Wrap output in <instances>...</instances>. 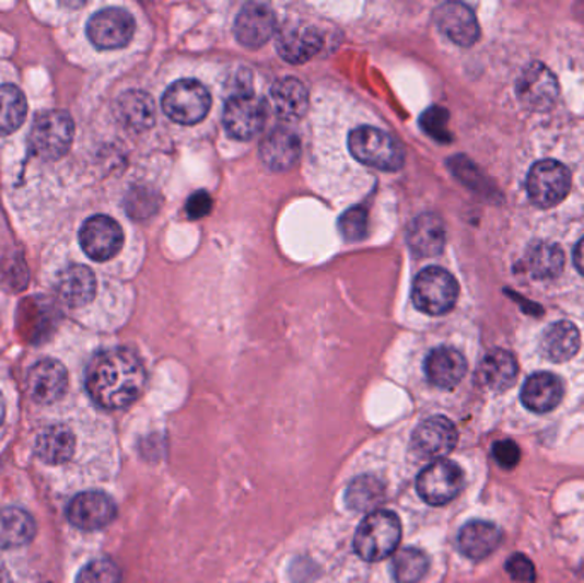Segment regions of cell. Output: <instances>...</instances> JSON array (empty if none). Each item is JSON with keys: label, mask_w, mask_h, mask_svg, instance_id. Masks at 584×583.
<instances>
[{"label": "cell", "mask_w": 584, "mask_h": 583, "mask_svg": "<svg viewBox=\"0 0 584 583\" xmlns=\"http://www.w3.org/2000/svg\"><path fill=\"white\" fill-rule=\"evenodd\" d=\"M322 35L313 26L289 24L277 35V51L289 63H304L318 54Z\"/></svg>", "instance_id": "cell-18"}, {"label": "cell", "mask_w": 584, "mask_h": 583, "mask_svg": "<svg viewBox=\"0 0 584 583\" xmlns=\"http://www.w3.org/2000/svg\"><path fill=\"white\" fill-rule=\"evenodd\" d=\"M526 188L538 208H553L571 190V172L559 161H538L528 173Z\"/></svg>", "instance_id": "cell-8"}, {"label": "cell", "mask_w": 584, "mask_h": 583, "mask_svg": "<svg viewBox=\"0 0 584 583\" xmlns=\"http://www.w3.org/2000/svg\"><path fill=\"white\" fill-rule=\"evenodd\" d=\"M574 264H576V269L580 270L581 275L584 276V238L577 243L576 250H574Z\"/></svg>", "instance_id": "cell-42"}, {"label": "cell", "mask_w": 584, "mask_h": 583, "mask_svg": "<svg viewBox=\"0 0 584 583\" xmlns=\"http://www.w3.org/2000/svg\"><path fill=\"white\" fill-rule=\"evenodd\" d=\"M503 540L498 525L486 521L468 522L458 534V548L470 560H483L492 555Z\"/></svg>", "instance_id": "cell-24"}, {"label": "cell", "mask_w": 584, "mask_h": 583, "mask_svg": "<svg viewBox=\"0 0 584 583\" xmlns=\"http://www.w3.org/2000/svg\"><path fill=\"white\" fill-rule=\"evenodd\" d=\"M5 416V404L4 399H2V396H0V424H2V421H4Z\"/></svg>", "instance_id": "cell-43"}, {"label": "cell", "mask_w": 584, "mask_h": 583, "mask_svg": "<svg viewBox=\"0 0 584 583\" xmlns=\"http://www.w3.org/2000/svg\"><path fill=\"white\" fill-rule=\"evenodd\" d=\"M580 346V330L571 322H556L541 339V351L553 363H564L576 357Z\"/></svg>", "instance_id": "cell-27"}, {"label": "cell", "mask_w": 584, "mask_h": 583, "mask_svg": "<svg viewBox=\"0 0 584 583\" xmlns=\"http://www.w3.org/2000/svg\"><path fill=\"white\" fill-rule=\"evenodd\" d=\"M273 110L284 120H300L308 110V91L296 78L277 81L270 91Z\"/></svg>", "instance_id": "cell-25"}, {"label": "cell", "mask_w": 584, "mask_h": 583, "mask_svg": "<svg viewBox=\"0 0 584 583\" xmlns=\"http://www.w3.org/2000/svg\"><path fill=\"white\" fill-rule=\"evenodd\" d=\"M36 524L30 513L20 509H5L0 512V546L20 548L32 543Z\"/></svg>", "instance_id": "cell-30"}, {"label": "cell", "mask_w": 584, "mask_h": 583, "mask_svg": "<svg viewBox=\"0 0 584 583\" xmlns=\"http://www.w3.org/2000/svg\"><path fill=\"white\" fill-rule=\"evenodd\" d=\"M464 490V473L452 460L429 464L417 478V493L429 505H446Z\"/></svg>", "instance_id": "cell-7"}, {"label": "cell", "mask_w": 584, "mask_h": 583, "mask_svg": "<svg viewBox=\"0 0 584 583\" xmlns=\"http://www.w3.org/2000/svg\"><path fill=\"white\" fill-rule=\"evenodd\" d=\"M69 522L82 530H96L106 527L117 517V505L108 494L86 491L78 494L67 509Z\"/></svg>", "instance_id": "cell-14"}, {"label": "cell", "mask_w": 584, "mask_h": 583, "mask_svg": "<svg viewBox=\"0 0 584 583\" xmlns=\"http://www.w3.org/2000/svg\"><path fill=\"white\" fill-rule=\"evenodd\" d=\"M55 291L67 306L79 308L87 305L96 294V278L90 267L72 264L60 270Z\"/></svg>", "instance_id": "cell-20"}, {"label": "cell", "mask_w": 584, "mask_h": 583, "mask_svg": "<svg viewBox=\"0 0 584 583\" xmlns=\"http://www.w3.org/2000/svg\"><path fill=\"white\" fill-rule=\"evenodd\" d=\"M277 20L272 9L260 2L246 4L234 23V35L246 48H260L276 33Z\"/></svg>", "instance_id": "cell-15"}, {"label": "cell", "mask_w": 584, "mask_h": 583, "mask_svg": "<svg viewBox=\"0 0 584 583\" xmlns=\"http://www.w3.org/2000/svg\"><path fill=\"white\" fill-rule=\"evenodd\" d=\"M120 568L109 560H96L82 568L78 583H120Z\"/></svg>", "instance_id": "cell-36"}, {"label": "cell", "mask_w": 584, "mask_h": 583, "mask_svg": "<svg viewBox=\"0 0 584 583\" xmlns=\"http://www.w3.org/2000/svg\"><path fill=\"white\" fill-rule=\"evenodd\" d=\"M506 572L510 573L511 579L518 583H534L535 582V567L525 555L511 556L506 561Z\"/></svg>", "instance_id": "cell-39"}, {"label": "cell", "mask_w": 584, "mask_h": 583, "mask_svg": "<svg viewBox=\"0 0 584 583\" xmlns=\"http://www.w3.org/2000/svg\"><path fill=\"white\" fill-rule=\"evenodd\" d=\"M458 442L455 424L444 416L425 419L416 428L412 435V448L421 458L441 460L455 448Z\"/></svg>", "instance_id": "cell-13"}, {"label": "cell", "mask_w": 584, "mask_h": 583, "mask_svg": "<svg viewBox=\"0 0 584 583\" xmlns=\"http://www.w3.org/2000/svg\"><path fill=\"white\" fill-rule=\"evenodd\" d=\"M410 248L421 257H436L443 252L446 232L440 215L421 214L410 223L407 230Z\"/></svg>", "instance_id": "cell-23"}, {"label": "cell", "mask_w": 584, "mask_h": 583, "mask_svg": "<svg viewBox=\"0 0 584 583\" xmlns=\"http://www.w3.org/2000/svg\"><path fill=\"white\" fill-rule=\"evenodd\" d=\"M392 568H394V576L398 583H417L428 573V556L421 549H400L395 552Z\"/></svg>", "instance_id": "cell-34"}, {"label": "cell", "mask_w": 584, "mask_h": 583, "mask_svg": "<svg viewBox=\"0 0 584 583\" xmlns=\"http://www.w3.org/2000/svg\"><path fill=\"white\" fill-rule=\"evenodd\" d=\"M458 300V282L448 270L428 267L417 276L412 288V302L422 314L444 315Z\"/></svg>", "instance_id": "cell-4"}, {"label": "cell", "mask_w": 584, "mask_h": 583, "mask_svg": "<svg viewBox=\"0 0 584 583\" xmlns=\"http://www.w3.org/2000/svg\"><path fill=\"white\" fill-rule=\"evenodd\" d=\"M349 151L363 165L395 172L404 166V151L385 130L376 127H358L349 133Z\"/></svg>", "instance_id": "cell-3"}, {"label": "cell", "mask_w": 584, "mask_h": 583, "mask_svg": "<svg viewBox=\"0 0 584 583\" xmlns=\"http://www.w3.org/2000/svg\"><path fill=\"white\" fill-rule=\"evenodd\" d=\"M448 112L440 108V106H433V108L425 110L421 117L422 129L436 141L449 142L452 141V133L448 130Z\"/></svg>", "instance_id": "cell-37"}, {"label": "cell", "mask_w": 584, "mask_h": 583, "mask_svg": "<svg viewBox=\"0 0 584 583\" xmlns=\"http://www.w3.org/2000/svg\"><path fill=\"white\" fill-rule=\"evenodd\" d=\"M27 394L35 403L54 404L66 394L67 372L63 364L55 360H42L26 376Z\"/></svg>", "instance_id": "cell-17"}, {"label": "cell", "mask_w": 584, "mask_h": 583, "mask_svg": "<svg viewBox=\"0 0 584 583\" xmlns=\"http://www.w3.org/2000/svg\"><path fill=\"white\" fill-rule=\"evenodd\" d=\"M385 485L374 476H361L349 485L346 493L347 506L354 512L370 513L376 512L383 501H385Z\"/></svg>", "instance_id": "cell-31"}, {"label": "cell", "mask_w": 584, "mask_h": 583, "mask_svg": "<svg viewBox=\"0 0 584 583\" xmlns=\"http://www.w3.org/2000/svg\"><path fill=\"white\" fill-rule=\"evenodd\" d=\"M144 387V364L129 349L97 352L87 366L86 388L100 408H127L141 397Z\"/></svg>", "instance_id": "cell-1"}, {"label": "cell", "mask_w": 584, "mask_h": 583, "mask_svg": "<svg viewBox=\"0 0 584 583\" xmlns=\"http://www.w3.org/2000/svg\"><path fill=\"white\" fill-rule=\"evenodd\" d=\"M79 242L87 257L97 263L114 259L124 245L120 224L108 215H94L82 224Z\"/></svg>", "instance_id": "cell-12"}, {"label": "cell", "mask_w": 584, "mask_h": 583, "mask_svg": "<svg viewBox=\"0 0 584 583\" xmlns=\"http://www.w3.org/2000/svg\"><path fill=\"white\" fill-rule=\"evenodd\" d=\"M117 115L125 127L136 132L149 129L156 120L154 102L148 93H142V91H129V93L121 94L117 103Z\"/></svg>", "instance_id": "cell-28"}, {"label": "cell", "mask_w": 584, "mask_h": 583, "mask_svg": "<svg viewBox=\"0 0 584 583\" xmlns=\"http://www.w3.org/2000/svg\"><path fill=\"white\" fill-rule=\"evenodd\" d=\"M27 105L16 86H0V136H9L23 126Z\"/></svg>", "instance_id": "cell-33"}, {"label": "cell", "mask_w": 584, "mask_h": 583, "mask_svg": "<svg viewBox=\"0 0 584 583\" xmlns=\"http://www.w3.org/2000/svg\"><path fill=\"white\" fill-rule=\"evenodd\" d=\"M492 455H494L495 463L503 469L513 470L519 464L522 452L513 440H501V442H495Z\"/></svg>", "instance_id": "cell-40"}, {"label": "cell", "mask_w": 584, "mask_h": 583, "mask_svg": "<svg viewBox=\"0 0 584 583\" xmlns=\"http://www.w3.org/2000/svg\"><path fill=\"white\" fill-rule=\"evenodd\" d=\"M74 121L63 110H48L36 117L30 144L33 153L44 160H59L71 149Z\"/></svg>", "instance_id": "cell-5"}, {"label": "cell", "mask_w": 584, "mask_h": 583, "mask_svg": "<svg viewBox=\"0 0 584 583\" xmlns=\"http://www.w3.org/2000/svg\"><path fill=\"white\" fill-rule=\"evenodd\" d=\"M136 33L132 14L120 8L103 9L87 23L91 44L100 50H117L129 45Z\"/></svg>", "instance_id": "cell-10"}, {"label": "cell", "mask_w": 584, "mask_h": 583, "mask_svg": "<svg viewBox=\"0 0 584 583\" xmlns=\"http://www.w3.org/2000/svg\"><path fill=\"white\" fill-rule=\"evenodd\" d=\"M479 378L491 390H507L518 378V363L510 351L495 349L480 363Z\"/></svg>", "instance_id": "cell-26"}, {"label": "cell", "mask_w": 584, "mask_h": 583, "mask_svg": "<svg viewBox=\"0 0 584 583\" xmlns=\"http://www.w3.org/2000/svg\"><path fill=\"white\" fill-rule=\"evenodd\" d=\"M224 127L231 138L248 141L261 132L267 120V106L264 100L252 93L230 96L224 106Z\"/></svg>", "instance_id": "cell-9"}, {"label": "cell", "mask_w": 584, "mask_h": 583, "mask_svg": "<svg viewBox=\"0 0 584 583\" xmlns=\"http://www.w3.org/2000/svg\"><path fill=\"white\" fill-rule=\"evenodd\" d=\"M564 387L552 373H535L522 388V403L526 409L544 415L553 411L561 404Z\"/></svg>", "instance_id": "cell-22"}, {"label": "cell", "mask_w": 584, "mask_h": 583, "mask_svg": "<svg viewBox=\"0 0 584 583\" xmlns=\"http://www.w3.org/2000/svg\"><path fill=\"white\" fill-rule=\"evenodd\" d=\"M212 209V199L209 194L199 190L195 193L194 196H190V199L187 200V214L190 215L191 220H200V218H206Z\"/></svg>", "instance_id": "cell-41"}, {"label": "cell", "mask_w": 584, "mask_h": 583, "mask_svg": "<svg viewBox=\"0 0 584 583\" xmlns=\"http://www.w3.org/2000/svg\"><path fill=\"white\" fill-rule=\"evenodd\" d=\"M525 266L532 278H556L564 269V252L552 243H538L526 254Z\"/></svg>", "instance_id": "cell-32"}, {"label": "cell", "mask_w": 584, "mask_h": 583, "mask_svg": "<svg viewBox=\"0 0 584 583\" xmlns=\"http://www.w3.org/2000/svg\"><path fill=\"white\" fill-rule=\"evenodd\" d=\"M424 370L425 376L434 387L449 390L464 380L467 373V361L456 349L436 348L425 358Z\"/></svg>", "instance_id": "cell-19"}, {"label": "cell", "mask_w": 584, "mask_h": 583, "mask_svg": "<svg viewBox=\"0 0 584 583\" xmlns=\"http://www.w3.org/2000/svg\"><path fill=\"white\" fill-rule=\"evenodd\" d=\"M367 224H370V215L366 209L358 206L343 212L339 221V230L343 238L349 242H361L367 235Z\"/></svg>", "instance_id": "cell-35"}, {"label": "cell", "mask_w": 584, "mask_h": 583, "mask_svg": "<svg viewBox=\"0 0 584 583\" xmlns=\"http://www.w3.org/2000/svg\"><path fill=\"white\" fill-rule=\"evenodd\" d=\"M157 196L148 190V188H139L130 194L129 202H127V212L137 220H145L151 218L154 212H157Z\"/></svg>", "instance_id": "cell-38"}, {"label": "cell", "mask_w": 584, "mask_h": 583, "mask_svg": "<svg viewBox=\"0 0 584 583\" xmlns=\"http://www.w3.org/2000/svg\"><path fill=\"white\" fill-rule=\"evenodd\" d=\"M434 20L441 32L460 47H471L480 36L476 14L468 5L460 2H448L440 5L434 12Z\"/></svg>", "instance_id": "cell-16"}, {"label": "cell", "mask_w": 584, "mask_h": 583, "mask_svg": "<svg viewBox=\"0 0 584 583\" xmlns=\"http://www.w3.org/2000/svg\"><path fill=\"white\" fill-rule=\"evenodd\" d=\"M400 539L401 524L397 515L394 512L376 510L359 524L354 536V549L361 560L376 563L395 555Z\"/></svg>", "instance_id": "cell-2"}, {"label": "cell", "mask_w": 584, "mask_h": 583, "mask_svg": "<svg viewBox=\"0 0 584 583\" xmlns=\"http://www.w3.org/2000/svg\"><path fill=\"white\" fill-rule=\"evenodd\" d=\"M75 440L72 431L62 424L45 428L36 439V454L47 464L67 463L74 454Z\"/></svg>", "instance_id": "cell-29"}, {"label": "cell", "mask_w": 584, "mask_h": 583, "mask_svg": "<svg viewBox=\"0 0 584 583\" xmlns=\"http://www.w3.org/2000/svg\"><path fill=\"white\" fill-rule=\"evenodd\" d=\"M516 94L528 110H550L558 102V79L544 63H530L516 81Z\"/></svg>", "instance_id": "cell-11"}, {"label": "cell", "mask_w": 584, "mask_h": 583, "mask_svg": "<svg viewBox=\"0 0 584 583\" xmlns=\"http://www.w3.org/2000/svg\"><path fill=\"white\" fill-rule=\"evenodd\" d=\"M301 141L289 127H277L260 144V158L273 172H284L296 163Z\"/></svg>", "instance_id": "cell-21"}, {"label": "cell", "mask_w": 584, "mask_h": 583, "mask_svg": "<svg viewBox=\"0 0 584 583\" xmlns=\"http://www.w3.org/2000/svg\"><path fill=\"white\" fill-rule=\"evenodd\" d=\"M163 110L176 124L194 126L211 110V94L194 79L176 81L164 93Z\"/></svg>", "instance_id": "cell-6"}]
</instances>
